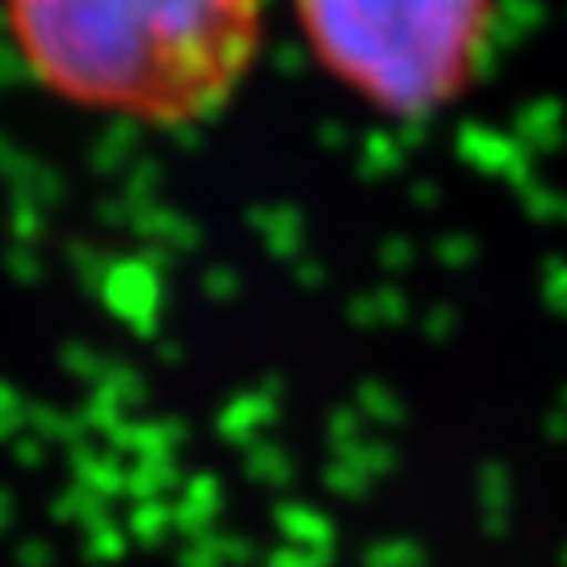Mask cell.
I'll return each instance as SVG.
<instances>
[{"mask_svg": "<svg viewBox=\"0 0 567 567\" xmlns=\"http://www.w3.org/2000/svg\"><path fill=\"white\" fill-rule=\"evenodd\" d=\"M0 13L51 97L140 126L219 114L265 42V0H0Z\"/></svg>", "mask_w": 567, "mask_h": 567, "instance_id": "cell-1", "label": "cell"}, {"mask_svg": "<svg viewBox=\"0 0 567 567\" xmlns=\"http://www.w3.org/2000/svg\"><path fill=\"white\" fill-rule=\"evenodd\" d=\"M311 60L386 118H429L475 84L496 0H290Z\"/></svg>", "mask_w": 567, "mask_h": 567, "instance_id": "cell-2", "label": "cell"}]
</instances>
